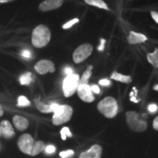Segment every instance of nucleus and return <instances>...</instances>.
<instances>
[{"label":"nucleus","mask_w":158,"mask_h":158,"mask_svg":"<svg viewBox=\"0 0 158 158\" xmlns=\"http://www.w3.org/2000/svg\"><path fill=\"white\" fill-rule=\"evenodd\" d=\"M51 31L44 25H39L33 30L31 42L36 48H43L49 43L51 40Z\"/></svg>","instance_id":"obj_1"},{"label":"nucleus","mask_w":158,"mask_h":158,"mask_svg":"<svg viewBox=\"0 0 158 158\" xmlns=\"http://www.w3.org/2000/svg\"><path fill=\"white\" fill-rule=\"evenodd\" d=\"M98 109L106 117L114 118L118 112L117 102L114 98L107 97L99 102Z\"/></svg>","instance_id":"obj_2"},{"label":"nucleus","mask_w":158,"mask_h":158,"mask_svg":"<svg viewBox=\"0 0 158 158\" xmlns=\"http://www.w3.org/2000/svg\"><path fill=\"white\" fill-rule=\"evenodd\" d=\"M73 114V108L68 105H59L54 112L52 122L55 125H60L68 122Z\"/></svg>","instance_id":"obj_3"},{"label":"nucleus","mask_w":158,"mask_h":158,"mask_svg":"<svg viewBox=\"0 0 158 158\" xmlns=\"http://www.w3.org/2000/svg\"><path fill=\"white\" fill-rule=\"evenodd\" d=\"M80 77L78 74H73L65 77L63 81L62 89L64 95L67 98L72 96L78 89Z\"/></svg>","instance_id":"obj_4"},{"label":"nucleus","mask_w":158,"mask_h":158,"mask_svg":"<svg viewBox=\"0 0 158 158\" xmlns=\"http://www.w3.org/2000/svg\"><path fill=\"white\" fill-rule=\"evenodd\" d=\"M128 125L135 132H143L147 127V123L140 118L138 113L135 111H128L126 114Z\"/></svg>","instance_id":"obj_5"},{"label":"nucleus","mask_w":158,"mask_h":158,"mask_svg":"<svg viewBox=\"0 0 158 158\" xmlns=\"http://www.w3.org/2000/svg\"><path fill=\"white\" fill-rule=\"evenodd\" d=\"M92 51H93V48L91 44L86 43V44L81 45L74 51L73 55V61L77 64L81 63L92 54Z\"/></svg>","instance_id":"obj_6"},{"label":"nucleus","mask_w":158,"mask_h":158,"mask_svg":"<svg viewBox=\"0 0 158 158\" xmlns=\"http://www.w3.org/2000/svg\"><path fill=\"white\" fill-rule=\"evenodd\" d=\"M33 146H34V140L30 135L23 134L20 137L19 140V147L22 152L27 155H31Z\"/></svg>","instance_id":"obj_7"},{"label":"nucleus","mask_w":158,"mask_h":158,"mask_svg":"<svg viewBox=\"0 0 158 158\" xmlns=\"http://www.w3.org/2000/svg\"><path fill=\"white\" fill-rule=\"evenodd\" d=\"M35 70L40 75H45L48 73H54L55 71L54 64L50 60H40L35 64Z\"/></svg>","instance_id":"obj_8"},{"label":"nucleus","mask_w":158,"mask_h":158,"mask_svg":"<svg viewBox=\"0 0 158 158\" xmlns=\"http://www.w3.org/2000/svg\"><path fill=\"white\" fill-rule=\"evenodd\" d=\"M78 94L83 101L86 102H91L94 101V98L92 94V90H91L90 86L87 84H79L78 89Z\"/></svg>","instance_id":"obj_9"},{"label":"nucleus","mask_w":158,"mask_h":158,"mask_svg":"<svg viewBox=\"0 0 158 158\" xmlns=\"http://www.w3.org/2000/svg\"><path fill=\"white\" fill-rule=\"evenodd\" d=\"M63 4V0H45L40 5L39 9L41 11H50L60 7Z\"/></svg>","instance_id":"obj_10"},{"label":"nucleus","mask_w":158,"mask_h":158,"mask_svg":"<svg viewBox=\"0 0 158 158\" xmlns=\"http://www.w3.org/2000/svg\"><path fill=\"white\" fill-rule=\"evenodd\" d=\"M102 155V147L100 145H94L87 151L81 153L79 158H100Z\"/></svg>","instance_id":"obj_11"},{"label":"nucleus","mask_w":158,"mask_h":158,"mask_svg":"<svg viewBox=\"0 0 158 158\" xmlns=\"http://www.w3.org/2000/svg\"><path fill=\"white\" fill-rule=\"evenodd\" d=\"M127 40L129 43L132 45L138 44V43H144L147 40V36L141 33L135 32V31H130Z\"/></svg>","instance_id":"obj_12"},{"label":"nucleus","mask_w":158,"mask_h":158,"mask_svg":"<svg viewBox=\"0 0 158 158\" xmlns=\"http://www.w3.org/2000/svg\"><path fill=\"white\" fill-rule=\"evenodd\" d=\"M2 134H3L6 138H11L14 135V130L12 127L11 124L8 121H2L1 122Z\"/></svg>","instance_id":"obj_13"},{"label":"nucleus","mask_w":158,"mask_h":158,"mask_svg":"<svg viewBox=\"0 0 158 158\" xmlns=\"http://www.w3.org/2000/svg\"><path fill=\"white\" fill-rule=\"evenodd\" d=\"M13 123L17 129L23 130L27 129L29 126V122L27 118L21 116H15L13 117Z\"/></svg>","instance_id":"obj_14"},{"label":"nucleus","mask_w":158,"mask_h":158,"mask_svg":"<svg viewBox=\"0 0 158 158\" xmlns=\"http://www.w3.org/2000/svg\"><path fill=\"white\" fill-rule=\"evenodd\" d=\"M110 78H111V79H113V80L116 81L124 83V84H129V83L132 82L131 77L130 76H124V75L118 73L116 72L113 73V74H112Z\"/></svg>","instance_id":"obj_15"},{"label":"nucleus","mask_w":158,"mask_h":158,"mask_svg":"<svg viewBox=\"0 0 158 158\" xmlns=\"http://www.w3.org/2000/svg\"><path fill=\"white\" fill-rule=\"evenodd\" d=\"M147 59L154 68H158V48H156L153 53L148 54Z\"/></svg>","instance_id":"obj_16"},{"label":"nucleus","mask_w":158,"mask_h":158,"mask_svg":"<svg viewBox=\"0 0 158 158\" xmlns=\"http://www.w3.org/2000/svg\"><path fill=\"white\" fill-rule=\"evenodd\" d=\"M86 3L89 5L94 6V7H99V8L108 10V7L102 0H85Z\"/></svg>","instance_id":"obj_17"},{"label":"nucleus","mask_w":158,"mask_h":158,"mask_svg":"<svg viewBox=\"0 0 158 158\" xmlns=\"http://www.w3.org/2000/svg\"><path fill=\"white\" fill-rule=\"evenodd\" d=\"M36 106L40 111L43 112V113H51L52 111V108H51V104L46 105L44 104L43 102L36 100Z\"/></svg>","instance_id":"obj_18"},{"label":"nucleus","mask_w":158,"mask_h":158,"mask_svg":"<svg viewBox=\"0 0 158 158\" xmlns=\"http://www.w3.org/2000/svg\"><path fill=\"white\" fill-rule=\"evenodd\" d=\"M45 145L43 141H37L36 143L34 144L32 148V151H31V155L32 156L38 155L39 153H40L41 152H43V150H45Z\"/></svg>","instance_id":"obj_19"},{"label":"nucleus","mask_w":158,"mask_h":158,"mask_svg":"<svg viewBox=\"0 0 158 158\" xmlns=\"http://www.w3.org/2000/svg\"><path fill=\"white\" fill-rule=\"evenodd\" d=\"M19 81L21 85L30 84L32 81V74L29 72L25 73L19 77Z\"/></svg>","instance_id":"obj_20"},{"label":"nucleus","mask_w":158,"mask_h":158,"mask_svg":"<svg viewBox=\"0 0 158 158\" xmlns=\"http://www.w3.org/2000/svg\"><path fill=\"white\" fill-rule=\"evenodd\" d=\"M92 67H89L87 70H86L85 72L83 73L81 78L79 80V84H87L89 78L92 76Z\"/></svg>","instance_id":"obj_21"},{"label":"nucleus","mask_w":158,"mask_h":158,"mask_svg":"<svg viewBox=\"0 0 158 158\" xmlns=\"http://www.w3.org/2000/svg\"><path fill=\"white\" fill-rule=\"evenodd\" d=\"M30 105L29 100L24 96H20L18 99V106H21V107H25V106H29Z\"/></svg>","instance_id":"obj_22"},{"label":"nucleus","mask_w":158,"mask_h":158,"mask_svg":"<svg viewBox=\"0 0 158 158\" xmlns=\"http://www.w3.org/2000/svg\"><path fill=\"white\" fill-rule=\"evenodd\" d=\"M72 133H70L68 127H64L61 130V136H62V140H66L67 137H72Z\"/></svg>","instance_id":"obj_23"},{"label":"nucleus","mask_w":158,"mask_h":158,"mask_svg":"<svg viewBox=\"0 0 158 158\" xmlns=\"http://www.w3.org/2000/svg\"><path fill=\"white\" fill-rule=\"evenodd\" d=\"M78 21H79L78 19H74L70 20V21H69L68 22H67L66 23H64V24L63 25L62 28L64 29H70L73 27V26H74L75 24H76V23H78Z\"/></svg>","instance_id":"obj_24"},{"label":"nucleus","mask_w":158,"mask_h":158,"mask_svg":"<svg viewBox=\"0 0 158 158\" xmlns=\"http://www.w3.org/2000/svg\"><path fill=\"white\" fill-rule=\"evenodd\" d=\"M74 155V152L73 150H67V151H63L59 153V155L62 158H70Z\"/></svg>","instance_id":"obj_25"},{"label":"nucleus","mask_w":158,"mask_h":158,"mask_svg":"<svg viewBox=\"0 0 158 158\" xmlns=\"http://www.w3.org/2000/svg\"><path fill=\"white\" fill-rule=\"evenodd\" d=\"M21 56H23L25 59H31L32 56V54L30 51L29 50H23L21 52Z\"/></svg>","instance_id":"obj_26"},{"label":"nucleus","mask_w":158,"mask_h":158,"mask_svg":"<svg viewBox=\"0 0 158 158\" xmlns=\"http://www.w3.org/2000/svg\"><path fill=\"white\" fill-rule=\"evenodd\" d=\"M56 151V148L53 145H48L45 148V152L47 154H53Z\"/></svg>","instance_id":"obj_27"},{"label":"nucleus","mask_w":158,"mask_h":158,"mask_svg":"<svg viewBox=\"0 0 158 158\" xmlns=\"http://www.w3.org/2000/svg\"><path fill=\"white\" fill-rule=\"evenodd\" d=\"M63 72H64V73L67 76H70V75H73V74H75L74 70H73V68H70V67H66V68H64Z\"/></svg>","instance_id":"obj_28"},{"label":"nucleus","mask_w":158,"mask_h":158,"mask_svg":"<svg viewBox=\"0 0 158 158\" xmlns=\"http://www.w3.org/2000/svg\"><path fill=\"white\" fill-rule=\"evenodd\" d=\"M148 110L150 113H155L156 111L157 110V106L156 104H150L148 107Z\"/></svg>","instance_id":"obj_29"},{"label":"nucleus","mask_w":158,"mask_h":158,"mask_svg":"<svg viewBox=\"0 0 158 158\" xmlns=\"http://www.w3.org/2000/svg\"><path fill=\"white\" fill-rule=\"evenodd\" d=\"M99 84L102 85V86H109L110 84V81L108 80L107 78H104L100 80V81H99Z\"/></svg>","instance_id":"obj_30"},{"label":"nucleus","mask_w":158,"mask_h":158,"mask_svg":"<svg viewBox=\"0 0 158 158\" xmlns=\"http://www.w3.org/2000/svg\"><path fill=\"white\" fill-rule=\"evenodd\" d=\"M90 87H91V90H92V92H94V93H95V94L100 93V88H99V86H98V85H92Z\"/></svg>","instance_id":"obj_31"},{"label":"nucleus","mask_w":158,"mask_h":158,"mask_svg":"<svg viewBox=\"0 0 158 158\" xmlns=\"http://www.w3.org/2000/svg\"><path fill=\"white\" fill-rule=\"evenodd\" d=\"M105 44H106V40H105L104 39H100V45L98 46V51H102L104 50V48H105Z\"/></svg>","instance_id":"obj_32"},{"label":"nucleus","mask_w":158,"mask_h":158,"mask_svg":"<svg viewBox=\"0 0 158 158\" xmlns=\"http://www.w3.org/2000/svg\"><path fill=\"white\" fill-rule=\"evenodd\" d=\"M151 15H152V19L155 20V22L158 23V13H157V12L152 11L151 13Z\"/></svg>","instance_id":"obj_33"},{"label":"nucleus","mask_w":158,"mask_h":158,"mask_svg":"<svg viewBox=\"0 0 158 158\" xmlns=\"http://www.w3.org/2000/svg\"><path fill=\"white\" fill-rule=\"evenodd\" d=\"M153 127L155 130H158V116H157V117L155 118V120H154Z\"/></svg>","instance_id":"obj_34"},{"label":"nucleus","mask_w":158,"mask_h":158,"mask_svg":"<svg viewBox=\"0 0 158 158\" xmlns=\"http://www.w3.org/2000/svg\"><path fill=\"white\" fill-rule=\"evenodd\" d=\"M11 1H13V0H0V3H7Z\"/></svg>","instance_id":"obj_35"},{"label":"nucleus","mask_w":158,"mask_h":158,"mask_svg":"<svg viewBox=\"0 0 158 158\" xmlns=\"http://www.w3.org/2000/svg\"><path fill=\"white\" fill-rule=\"evenodd\" d=\"M2 114H3V110L2 108V106H0V116H2Z\"/></svg>","instance_id":"obj_36"},{"label":"nucleus","mask_w":158,"mask_h":158,"mask_svg":"<svg viewBox=\"0 0 158 158\" xmlns=\"http://www.w3.org/2000/svg\"><path fill=\"white\" fill-rule=\"evenodd\" d=\"M154 89L156 90V91H158V84L155 85V86H154Z\"/></svg>","instance_id":"obj_37"},{"label":"nucleus","mask_w":158,"mask_h":158,"mask_svg":"<svg viewBox=\"0 0 158 158\" xmlns=\"http://www.w3.org/2000/svg\"><path fill=\"white\" fill-rule=\"evenodd\" d=\"M2 135V130H1V127H0V135Z\"/></svg>","instance_id":"obj_38"}]
</instances>
